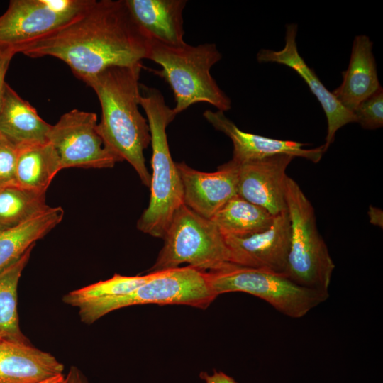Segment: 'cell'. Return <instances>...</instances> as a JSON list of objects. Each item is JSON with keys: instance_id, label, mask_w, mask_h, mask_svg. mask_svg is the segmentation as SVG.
<instances>
[{"instance_id": "5bb4252c", "label": "cell", "mask_w": 383, "mask_h": 383, "mask_svg": "<svg viewBox=\"0 0 383 383\" xmlns=\"http://www.w3.org/2000/svg\"><path fill=\"white\" fill-rule=\"evenodd\" d=\"M184 192V204L201 216L211 219L238 195V165L231 160L216 172L194 170L184 162H176Z\"/></svg>"}, {"instance_id": "4316f807", "label": "cell", "mask_w": 383, "mask_h": 383, "mask_svg": "<svg viewBox=\"0 0 383 383\" xmlns=\"http://www.w3.org/2000/svg\"><path fill=\"white\" fill-rule=\"evenodd\" d=\"M17 146L0 133V188L16 184Z\"/></svg>"}, {"instance_id": "7402d4cb", "label": "cell", "mask_w": 383, "mask_h": 383, "mask_svg": "<svg viewBox=\"0 0 383 383\" xmlns=\"http://www.w3.org/2000/svg\"><path fill=\"white\" fill-rule=\"evenodd\" d=\"M274 216L265 209L236 195L211 220L223 235L245 236L267 229Z\"/></svg>"}, {"instance_id": "ac0fdd59", "label": "cell", "mask_w": 383, "mask_h": 383, "mask_svg": "<svg viewBox=\"0 0 383 383\" xmlns=\"http://www.w3.org/2000/svg\"><path fill=\"white\" fill-rule=\"evenodd\" d=\"M372 45L367 35L355 38L348 67L342 72L343 82L331 92L342 106L353 113L380 87Z\"/></svg>"}, {"instance_id": "d6986e66", "label": "cell", "mask_w": 383, "mask_h": 383, "mask_svg": "<svg viewBox=\"0 0 383 383\" xmlns=\"http://www.w3.org/2000/svg\"><path fill=\"white\" fill-rule=\"evenodd\" d=\"M51 125L6 83L0 108V133L16 146L48 141Z\"/></svg>"}, {"instance_id": "d6a6232c", "label": "cell", "mask_w": 383, "mask_h": 383, "mask_svg": "<svg viewBox=\"0 0 383 383\" xmlns=\"http://www.w3.org/2000/svg\"><path fill=\"white\" fill-rule=\"evenodd\" d=\"M1 340L0 339V342H1Z\"/></svg>"}, {"instance_id": "44dd1931", "label": "cell", "mask_w": 383, "mask_h": 383, "mask_svg": "<svg viewBox=\"0 0 383 383\" xmlns=\"http://www.w3.org/2000/svg\"><path fill=\"white\" fill-rule=\"evenodd\" d=\"M61 170L58 154L48 140L17 146L16 184L45 192Z\"/></svg>"}, {"instance_id": "e0dca14e", "label": "cell", "mask_w": 383, "mask_h": 383, "mask_svg": "<svg viewBox=\"0 0 383 383\" xmlns=\"http://www.w3.org/2000/svg\"><path fill=\"white\" fill-rule=\"evenodd\" d=\"M137 26L148 39L178 46L185 43L182 13L186 0H125Z\"/></svg>"}, {"instance_id": "4dcf8cb0", "label": "cell", "mask_w": 383, "mask_h": 383, "mask_svg": "<svg viewBox=\"0 0 383 383\" xmlns=\"http://www.w3.org/2000/svg\"><path fill=\"white\" fill-rule=\"evenodd\" d=\"M368 215L370 222L376 226L382 225V212L380 209L370 206Z\"/></svg>"}, {"instance_id": "7c38bea8", "label": "cell", "mask_w": 383, "mask_h": 383, "mask_svg": "<svg viewBox=\"0 0 383 383\" xmlns=\"http://www.w3.org/2000/svg\"><path fill=\"white\" fill-rule=\"evenodd\" d=\"M296 24L287 25L284 47L278 51L261 49L257 55V60L259 62H277L286 65L294 70L307 84L320 102L327 118V135L323 144L326 152L334 141L337 131L348 123H357V121L354 113L342 106L299 55L296 43Z\"/></svg>"}, {"instance_id": "2e32d148", "label": "cell", "mask_w": 383, "mask_h": 383, "mask_svg": "<svg viewBox=\"0 0 383 383\" xmlns=\"http://www.w3.org/2000/svg\"><path fill=\"white\" fill-rule=\"evenodd\" d=\"M63 370L55 357L29 343L0 342V383H40L63 374Z\"/></svg>"}, {"instance_id": "ba28073f", "label": "cell", "mask_w": 383, "mask_h": 383, "mask_svg": "<svg viewBox=\"0 0 383 383\" xmlns=\"http://www.w3.org/2000/svg\"><path fill=\"white\" fill-rule=\"evenodd\" d=\"M207 272L216 296L234 292L247 293L292 318L304 317L329 297L328 291L306 287L284 275L261 269L230 263Z\"/></svg>"}, {"instance_id": "8fae6325", "label": "cell", "mask_w": 383, "mask_h": 383, "mask_svg": "<svg viewBox=\"0 0 383 383\" xmlns=\"http://www.w3.org/2000/svg\"><path fill=\"white\" fill-rule=\"evenodd\" d=\"M231 262L287 277L291 226L287 209L266 230L245 236L223 235Z\"/></svg>"}, {"instance_id": "9a60e30c", "label": "cell", "mask_w": 383, "mask_h": 383, "mask_svg": "<svg viewBox=\"0 0 383 383\" xmlns=\"http://www.w3.org/2000/svg\"><path fill=\"white\" fill-rule=\"evenodd\" d=\"M203 116L216 130L223 133L231 140L233 150L231 161L236 165L277 155L303 157L317 163L325 152L323 145L306 149L304 148L305 144L301 143L274 139L243 131L221 111L206 110Z\"/></svg>"}, {"instance_id": "277c9868", "label": "cell", "mask_w": 383, "mask_h": 383, "mask_svg": "<svg viewBox=\"0 0 383 383\" xmlns=\"http://www.w3.org/2000/svg\"><path fill=\"white\" fill-rule=\"evenodd\" d=\"M221 57L215 43L194 46L185 43L174 46L153 39L148 41L146 59L162 67L148 70L170 87L175 99L173 111L177 115L198 102L209 103L223 112L231 109L230 98L210 73Z\"/></svg>"}, {"instance_id": "52a82bcc", "label": "cell", "mask_w": 383, "mask_h": 383, "mask_svg": "<svg viewBox=\"0 0 383 383\" xmlns=\"http://www.w3.org/2000/svg\"><path fill=\"white\" fill-rule=\"evenodd\" d=\"M162 239L163 246L149 272L183 263L209 272L232 263L224 236L216 224L184 204L175 212Z\"/></svg>"}, {"instance_id": "4fadbf2b", "label": "cell", "mask_w": 383, "mask_h": 383, "mask_svg": "<svg viewBox=\"0 0 383 383\" xmlns=\"http://www.w3.org/2000/svg\"><path fill=\"white\" fill-rule=\"evenodd\" d=\"M294 157L277 155L238 165V195L276 216L287 209L286 170Z\"/></svg>"}, {"instance_id": "6da1fadb", "label": "cell", "mask_w": 383, "mask_h": 383, "mask_svg": "<svg viewBox=\"0 0 383 383\" xmlns=\"http://www.w3.org/2000/svg\"><path fill=\"white\" fill-rule=\"evenodd\" d=\"M148 41L125 0H93L77 18L21 52L32 58L56 57L85 83L107 67L142 62Z\"/></svg>"}, {"instance_id": "9c48e42d", "label": "cell", "mask_w": 383, "mask_h": 383, "mask_svg": "<svg viewBox=\"0 0 383 383\" xmlns=\"http://www.w3.org/2000/svg\"><path fill=\"white\" fill-rule=\"evenodd\" d=\"M93 0H11L0 16V50L16 54L83 13Z\"/></svg>"}, {"instance_id": "cb8c5ba5", "label": "cell", "mask_w": 383, "mask_h": 383, "mask_svg": "<svg viewBox=\"0 0 383 383\" xmlns=\"http://www.w3.org/2000/svg\"><path fill=\"white\" fill-rule=\"evenodd\" d=\"M49 207L45 192L12 184L0 188V230L16 226Z\"/></svg>"}, {"instance_id": "5b68a950", "label": "cell", "mask_w": 383, "mask_h": 383, "mask_svg": "<svg viewBox=\"0 0 383 383\" xmlns=\"http://www.w3.org/2000/svg\"><path fill=\"white\" fill-rule=\"evenodd\" d=\"M285 198L291 226L287 277L299 285L329 292L335 266L318 230L314 209L289 177L286 179Z\"/></svg>"}, {"instance_id": "8992f818", "label": "cell", "mask_w": 383, "mask_h": 383, "mask_svg": "<svg viewBox=\"0 0 383 383\" xmlns=\"http://www.w3.org/2000/svg\"><path fill=\"white\" fill-rule=\"evenodd\" d=\"M216 297L208 272L187 265L154 272L150 279L128 294L91 301L78 309L81 321L91 324L109 312L126 306L184 304L205 309Z\"/></svg>"}, {"instance_id": "484cf974", "label": "cell", "mask_w": 383, "mask_h": 383, "mask_svg": "<svg viewBox=\"0 0 383 383\" xmlns=\"http://www.w3.org/2000/svg\"><path fill=\"white\" fill-rule=\"evenodd\" d=\"M353 113L357 123L365 129L374 130L383 126V89H378L362 101Z\"/></svg>"}, {"instance_id": "ffe728a7", "label": "cell", "mask_w": 383, "mask_h": 383, "mask_svg": "<svg viewBox=\"0 0 383 383\" xmlns=\"http://www.w3.org/2000/svg\"><path fill=\"white\" fill-rule=\"evenodd\" d=\"M60 206H49L26 221L0 230V272L21 258L62 220Z\"/></svg>"}, {"instance_id": "3957f363", "label": "cell", "mask_w": 383, "mask_h": 383, "mask_svg": "<svg viewBox=\"0 0 383 383\" xmlns=\"http://www.w3.org/2000/svg\"><path fill=\"white\" fill-rule=\"evenodd\" d=\"M138 102L146 114L152 145L150 196L148 207L137 222L141 232L162 238L175 212L184 204L182 179L170 153L166 128L175 118L173 109L165 103L161 91L140 84Z\"/></svg>"}, {"instance_id": "f1b7e54d", "label": "cell", "mask_w": 383, "mask_h": 383, "mask_svg": "<svg viewBox=\"0 0 383 383\" xmlns=\"http://www.w3.org/2000/svg\"><path fill=\"white\" fill-rule=\"evenodd\" d=\"M199 377L204 383H237L233 377L221 371L213 370L212 374L201 372Z\"/></svg>"}, {"instance_id": "603a6c76", "label": "cell", "mask_w": 383, "mask_h": 383, "mask_svg": "<svg viewBox=\"0 0 383 383\" xmlns=\"http://www.w3.org/2000/svg\"><path fill=\"white\" fill-rule=\"evenodd\" d=\"M34 248V247H33ZM33 248L0 272V339L29 343L19 326L17 288Z\"/></svg>"}, {"instance_id": "7a4b0ae2", "label": "cell", "mask_w": 383, "mask_h": 383, "mask_svg": "<svg viewBox=\"0 0 383 383\" xmlns=\"http://www.w3.org/2000/svg\"><path fill=\"white\" fill-rule=\"evenodd\" d=\"M139 62L109 67L85 83L95 91L101 108L98 131L105 147L119 160L127 161L142 183L150 187L151 174L143 151L151 140L148 120L139 111Z\"/></svg>"}, {"instance_id": "1f68e13d", "label": "cell", "mask_w": 383, "mask_h": 383, "mask_svg": "<svg viewBox=\"0 0 383 383\" xmlns=\"http://www.w3.org/2000/svg\"><path fill=\"white\" fill-rule=\"evenodd\" d=\"M64 380H65V375L60 374V375L54 377L52 378H50L49 379H47L40 383H63Z\"/></svg>"}, {"instance_id": "f546056e", "label": "cell", "mask_w": 383, "mask_h": 383, "mask_svg": "<svg viewBox=\"0 0 383 383\" xmlns=\"http://www.w3.org/2000/svg\"><path fill=\"white\" fill-rule=\"evenodd\" d=\"M63 383H89L82 372L75 366L70 367Z\"/></svg>"}, {"instance_id": "83f0119b", "label": "cell", "mask_w": 383, "mask_h": 383, "mask_svg": "<svg viewBox=\"0 0 383 383\" xmlns=\"http://www.w3.org/2000/svg\"><path fill=\"white\" fill-rule=\"evenodd\" d=\"M16 54L9 50H0V108L6 84L5 76L9 69L11 59Z\"/></svg>"}, {"instance_id": "30bf717a", "label": "cell", "mask_w": 383, "mask_h": 383, "mask_svg": "<svg viewBox=\"0 0 383 383\" xmlns=\"http://www.w3.org/2000/svg\"><path fill=\"white\" fill-rule=\"evenodd\" d=\"M60 160L61 169L112 168L119 160L104 145L97 115L72 109L51 125L47 136Z\"/></svg>"}, {"instance_id": "d4e9b609", "label": "cell", "mask_w": 383, "mask_h": 383, "mask_svg": "<svg viewBox=\"0 0 383 383\" xmlns=\"http://www.w3.org/2000/svg\"><path fill=\"white\" fill-rule=\"evenodd\" d=\"M153 272L145 275L123 276L115 274L111 278L99 281L65 294L63 301L77 307L87 303L128 294L152 277Z\"/></svg>"}]
</instances>
